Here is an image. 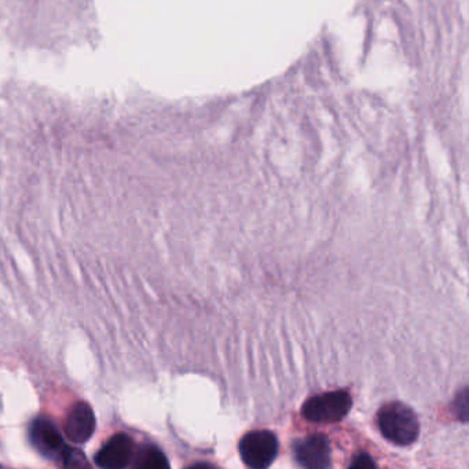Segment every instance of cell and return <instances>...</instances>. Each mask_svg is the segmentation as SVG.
<instances>
[{
	"label": "cell",
	"instance_id": "obj_9",
	"mask_svg": "<svg viewBox=\"0 0 469 469\" xmlns=\"http://www.w3.org/2000/svg\"><path fill=\"white\" fill-rule=\"evenodd\" d=\"M61 460H63L64 466L68 468H82V466H88L87 461H85V454L79 450L72 449V447L65 446L61 454Z\"/></svg>",
	"mask_w": 469,
	"mask_h": 469
},
{
	"label": "cell",
	"instance_id": "obj_1",
	"mask_svg": "<svg viewBox=\"0 0 469 469\" xmlns=\"http://www.w3.org/2000/svg\"><path fill=\"white\" fill-rule=\"evenodd\" d=\"M377 425L383 436L396 446H409L420 435L417 414L402 402L384 404L377 413Z\"/></svg>",
	"mask_w": 469,
	"mask_h": 469
},
{
	"label": "cell",
	"instance_id": "obj_7",
	"mask_svg": "<svg viewBox=\"0 0 469 469\" xmlns=\"http://www.w3.org/2000/svg\"><path fill=\"white\" fill-rule=\"evenodd\" d=\"M66 436L75 444H85L95 431V415L85 402H77L66 415L64 425Z\"/></svg>",
	"mask_w": 469,
	"mask_h": 469
},
{
	"label": "cell",
	"instance_id": "obj_10",
	"mask_svg": "<svg viewBox=\"0 0 469 469\" xmlns=\"http://www.w3.org/2000/svg\"><path fill=\"white\" fill-rule=\"evenodd\" d=\"M351 466H376V464H374V461L372 460L371 455L361 453V454L355 455V457H354L353 463H351Z\"/></svg>",
	"mask_w": 469,
	"mask_h": 469
},
{
	"label": "cell",
	"instance_id": "obj_4",
	"mask_svg": "<svg viewBox=\"0 0 469 469\" xmlns=\"http://www.w3.org/2000/svg\"><path fill=\"white\" fill-rule=\"evenodd\" d=\"M294 458L307 469H325L332 465L331 444L321 434L299 439L294 444Z\"/></svg>",
	"mask_w": 469,
	"mask_h": 469
},
{
	"label": "cell",
	"instance_id": "obj_5",
	"mask_svg": "<svg viewBox=\"0 0 469 469\" xmlns=\"http://www.w3.org/2000/svg\"><path fill=\"white\" fill-rule=\"evenodd\" d=\"M134 458V442L125 434H117L96 453L95 464L101 468H125Z\"/></svg>",
	"mask_w": 469,
	"mask_h": 469
},
{
	"label": "cell",
	"instance_id": "obj_3",
	"mask_svg": "<svg viewBox=\"0 0 469 469\" xmlns=\"http://www.w3.org/2000/svg\"><path fill=\"white\" fill-rule=\"evenodd\" d=\"M238 449L249 468H269L278 454V439L272 431H252L244 435Z\"/></svg>",
	"mask_w": 469,
	"mask_h": 469
},
{
	"label": "cell",
	"instance_id": "obj_8",
	"mask_svg": "<svg viewBox=\"0 0 469 469\" xmlns=\"http://www.w3.org/2000/svg\"><path fill=\"white\" fill-rule=\"evenodd\" d=\"M136 468L144 469H163L168 468L167 457L162 450L155 446H144L136 453L135 463Z\"/></svg>",
	"mask_w": 469,
	"mask_h": 469
},
{
	"label": "cell",
	"instance_id": "obj_2",
	"mask_svg": "<svg viewBox=\"0 0 469 469\" xmlns=\"http://www.w3.org/2000/svg\"><path fill=\"white\" fill-rule=\"evenodd\" d=\"M351 407H353V398L348 391H332V393L307 399L303 404L302 414L311 423L334 424L347 417Z\"/></svg>",
	"mask_w": 469,
	"mask_h": 469
},
{
	"label": "cell",
	"instance_id": "obj_6",
	"mask_svg": "<svg viewBox=\"0 0 469 469\" xmlns=\"http://www.w3.org/2000/svg\"><path fill=\"white\" fill-rule=\"evenodd\" d=\"M29 438L32 444L45 457H57L63 454L65 442L63 435L55 427V423L45 417H39L32 423L29 428Z\"/></svg>",
	"mask_w": 469,
	"mask_h": 469
}]
</instances>
